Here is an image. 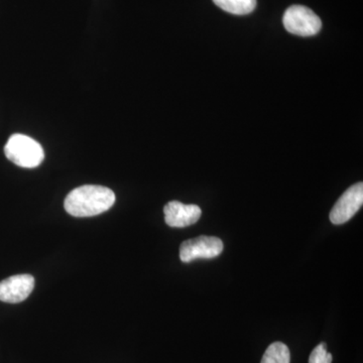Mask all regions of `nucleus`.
<instances>
[{
    "instance_id": "nucleus-1",
    "label": "nucleus",
    "mask_w": 363,
    "mask_h": 363,
    "mask_svg": "<svg viewBox=\"0 0 363 363\" xmlns=\"http://www.w3.org/2000/svg\"><path fill=\"white\" fill-rule=\"evenodd\" d=\"M116 203L111 189L97 185H84L74 189L65 199V210L74 217H92L104 213Z\"/></svg>"
},
{
    "instance_id": "nucleus-2",
    "label": "nucleus",
    "mask_w": 363,
    "mask_h": 363,
    "mask_svg": "<svg viewBox=\"0 0 363 363\" xmlns=\"http://www.w3.org/2000/svg\"><path fill=\"white\" fill-rule=\"evenodd\" d=\"M4 154L9 161L21 168H37L45 159L44 149L30 136L16 133L7 140Z\"/></svg>"
},
{
    "instance_id": "nucleus-3",
    "label": "nucleus",
    "mask_w": 363,
    "mask_h": 363,
    "mask_svg": "<svg viewBox=\"0 0 363 363\" xmlns=\"http://www.w3.org/2000/svg\"><path fill=\"white\" fill-rule=\"evenodd\" d=\"M283 23L289 33L300 37H312L322 28L319 16L304 6L289 7L284 14Z\"/></svg>"
},
{
    "instance_id": "nucleus-4",
    "label": "nucleus",
    "mask_w": 363,
    "mask_h": 363,
    "mask_svg": "<svg viewBox=\"0 0 363 363\" xmlns=\"http://www.w3.org/2000/svg\"><path fill=\"white\" fill-rule=\"evenodd\" d=\"M223 242L214 236H199L184 241L180 247V259L191 262L198 259H214L223 252Z\"/></svg>"
},
{
    "instance_id": "nucleus-5",
    "label": "nucleus",
    "mask_w": 363,
    "mask_h": 363,
    "mask_svg": "<svg viewBox=\"0 0 363 363\" xmlns=\"http://www.w3.org/2000/svg\"><path fill=\"white\" fill-rule=\"evenodd\" d=\"M363 204L362 182L348 188L339 198L330 212V221L334 225H341L350 221L359 211Z\"/></svg>"
},
{
    "instance_id": "nucleus-6",
    "label": "nucleus",
    "mask_w": 363,
    "mask_h": 363,
    "mask_svg": "<svg viewBox=\"0 0 363 363\" xmlns=\"http://www.w3.org/2000/svg\"><path fill=\"white\" fill-rule=\"evenodd\" d=\"M35 278L32 274H16L0 281V301L9 304L23 302L32 294Z\"/></svg>"
},
{
    "instance_id": "nucleus-7",
    "label": "nucleus",
    "mask_w": 363,
    "mask_h": 363,
    "mask_svg": "<svg viewBox=\"0 0 363 363\" xmlns=\"http://www.w3.org/2000/svg\"><path fill=\"white\" fill-rule=\"evenodd\" d=\"M164 221L169 226L183 228L193 225L201 217V208L194 204L171 201L164 208Z\"/></svg>"
},
{
    "instance_id": "nucleus-8",
    "label": "nucleus",
    "mask_w": 363,
    "mask_h": 363,
    "mask_svg": "<svg viewBox=\"0 0 363 363\" xmlns=\"http://www.w3.org/2000/svg\"><path fill=\"white\" fill-rule=\"evenodd\" d=\"M217 6L235 16L252 13L257 7V0H213Z\"/></svg>"
},
{
    "instance_id": "nucleus-9",
    "label": "nucleus",
    "mask_w": 363,
    "mask_h": 363,
    "mask_svg": "<svg viewBox=\"0 0 363 363\" xmlns=\"http://www.w3.org/2000/svg\"><path fill=\"white\" fill-rule=\"evenodd\" d=\"M291 354L288 346L283 342H274L267 347L260 363H290Z\"/></svg>"
},
{
    "instance_id": "nucleus-10",
    "label": "nucleus",
    "mask_w": 363,
    "mask_h": 363,
    "mask_svg": "<svg viewBox=\"0 0 363 363\" xmlns=\"http://www.w3.org/2000/svg\"><path fill=\"white\" fill-rule=\"evenodd\" d=\"M326 347L325 343L317 345L310 354L309 363H332L333 357L331 353L327 352Z\"/></svg>"
}]
</instances>
